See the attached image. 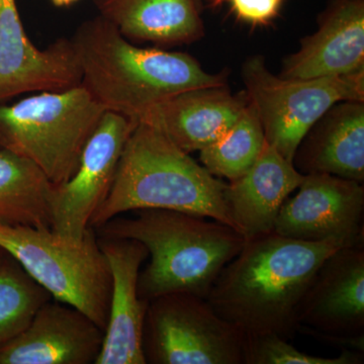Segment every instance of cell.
I'll return each instance as SVG.
<instances>
[{
    "label": "cell",
    "mask_w": 364,
    "mask_h": 364,
    "mask_svg": "<svg viewBox=\"0 0 364 364\" xmlns=\"http://www.w3.org/2000/svg\"><path fill=\"white\" fill-rule=\"evenodd\" d=\"M344 246L343 241H299L275 232L248 239L223 268L207 301L244 336L274 333L294 339L299 305L316 272Z\"/></svg>",
    "instance_id": "cell-1"
},
{
    "label": "cell",
    "mask_w": 364,
    "mask_h": 364,
    "mask_svg": "<svg viewBox=\"0 0 364 364\" xmlns=\"http://www.w3.org/2000/svg\"><path fill=\"white\" fill-rule=\"evenodd\" d=\"M71 43L81 85L105 112L136 122L178 93L226 85L224 73H208L188 54L136 47L100 16L79 26Z\"/></svg>",
    "instance_id": "cell-2"
},
{
    "label": "cell",
    "mask_w": 364,
    "mask_h": 364,
    "mask_svg": "<svg viewBox=\"0 0 364 364\" xmlns=\"http://www.w3.org/2000/svg\"><path fill=\"white\" fill-rule=\"evenodd\" d=\"M135 212L95 230L100 236L133 239L147 248L150 261L139 274L138 291L148 301L174 293L207 299L223 268L246 243L233 228L202 215L160 208Z\"/></svg>",
    "instance_id": "cell-3"
},
{
    "label": "cell",
    "mask_w": 364,
    "mask_h": 364,
    "mask_svg": "<svg viewBox=\"0 0 364 364\" xmlns=\"http://www.w3.org/2000/svg\"><path fill=\"white\" fill-rule=\"evenodd\" d=\"M226 188L159 131L138 122L124 145L111 191L90 227L97 229L131 210L160 208L202 215L239 232L225 200Z\"/></svg>",
    "instance_id": "cell-4"
},
{
    "label": "cell",
    "mask_w": 364,
    "mask_h": 364,
    "mask_svg": "<svg viewBox=\"0 0 364 364\" xmlns=\"http://www.w3.org/2000/svg\"><path fill=\"white\" fill-rule=\"evenodd\" d=\"M105 112L82 85L0 102V147L31 160L59 186L77 168Z\"/></svg>",
    "instance_id": "cell-5"
},
{
    "label": "cell",
    "mask_w": 364,
    "mask_h": 364,
    "mask_svg": "<svg viewBox=\"0 0 364 364\" xmlns=\"http://www.w3.org/2000/svg\"><path fill=\"white\" fill-rule=\"evenodd\" d=\"M0 249L53 299L85 313L105 331L112 274L93 228L72 240L52 229L0 224Z\"/></svg>",
    "instance_id": "cell-6"
},
{
    "label": "cell",
    "mask_w": 364,
    "mask_h": 364,
    "mask_svg": "<svg viewBox=\"0 0 364 364\" xmlns=\"http://www.w3.org/2000/svg\"><path fill=\"white\" fill-rule=\"evenodd\" d=\"M242 77L267 142L291 162L304 136L333 105L364 102V70L334 77L286 79L268 70L262 57L254 56L244 64Z\"/></svg>",
    "instance_id": "cell-7"
},
{
    "label": "cell",
    "mask_w": 364,
    "mask_h": 364,
    "mask_svg": "<svg viewBox=\"0 0 364 364\" xmlns=\"http://www.w3.org/2000/svg\"><path fill=\"white\" fill-rule=\"evenodd\" d=\"M243 333L205 299L186 293L151 299L142 349L149 364H243Z\"/></svg>",
    "instance_id": "cell-8"
},
{
    "label": "cell",
    "mask_w": 364,
    "mask_h": 364,
    "mask_svg": "<svg viewBox=\"0 0 364 364\" xmlns=\"http://www.w3.org/2000/svg\"><path fill=\"white\" fill-rule=\"evenodd\" d=\"M138 122L105 112L85 144L80 160L68 181L55 186L53 231L81 240L91 218L109 195L122 153Z\"/></svg>",
    "instance_id": "cell-9"
},
{
    "label": "cell",
    "mask_w": 364,
    "mask_h": 364,
    "mask_svg": "<svg viewBox=\"0 0 364 364\" xmlns=\"http://www.w3.org/2000/svg\"><path fill=\"white\" fill-rule=\"evenodd\" d=\"M364 188L328 173L304 176L298 193L280 208L275 233L299 241H343L364 246Z\"/></svg>",
    "instance_id": "cell-10"
},
{
    "label": "cell",
    "mask_w": 364,
    "mask_h": 364,
    "mask_svg": "<svg viewBox=\"0 0 364 364\" xmlns=\"http://www.w3.org/2000/svg\"><path fill=\"white\" fill-rule=\"evenodd\" d=\"M81 79L71 40L38 49L23 30L16 0H0V102L21 93L67 90Z\"/></svg>",
    "instance_id": "cell-11"
},
{
    "label": "cell",
    "mask_w": 364,
    "mask_h": 364,
    "mask_svg": "<svg viewBox=\"0 0 364 364\" xmlns=\"http://www.w3.org/2000/svg\"><path fill=\"white\" fill-rule=\"evenodd\" d=\"M97 241L111 269L112 293L104 343L95 364H146L142 334L149 301L139 296L138 279L149 253L133 239L97 235Z\"/></svg>",
    "instance_id": "cell-12"
},
{
    "label": "cell",
    "mask_w": 364,
    "mask_h": 364,
    "mask_svg": "<svg viewBox=\"0 0 364 364\" xmlns=\"http://www.w3.org/2000/svg\"><path fill=\"white\" fill-rule=\"evenodd\" d=\"M296 322L335 336L364 335V246H344L326 258L299 303Z\"/></svg>",
    "instance_id": "cell-13"
},
{
    "label": "cell",
    "mask_w": 364,
    "mask_h": 364,
    "mask_svg": "<svg viewBox=\"0 0 364 364\" xmlns=\"http://www.w3.org/2000/svg\"><path fill=\"white\" fill-rule=\"evenodd\" d=\"M104 337L85 313L52 299L0 349V364H95Z\"/></svg>",
    "instance_id": "cell-14"
},
{
    "label": "cell",
    "mask_w": 364,
    "mask_h": 364,
    "mask_svg": "<svg viewBox=\"0 0 364 364\" xmlns=\"http://www.w3.org/2000/svg\"><path fill=\"white\" fill-rule=\"evenodd\" d=\"M248 104L246 92L232 95L226 85L195 88L155 105L138 122L150 124L191 154L224 135Z\"/></svg>",
    "instance_id": "cell-15"
},
{
    "label": "cell",
    "mask_w": 364,
    "mask_h": 364,
    "mask_svg": "<svg viewBox=\"0 0 364 364\" xmlns=\"http://www.w3.org/2000/svg\"><path fill=\"white\" fill-rule=\"evenodd\" d=\"M364 70V0H333L317 32L284 62L280 77L312 79Z\"/></svg>",
    "instance_id": "cell-16"
},
{
    "label": "cell",
    "mask_w": 364,
    "mask_h": 364,
    "mask_svg": "<svg viewBox=\"0 0 364 364\" xmlns=\"http://www.w3.org/2000/svg\"><path fill=\"white\" fill-rule=\"evenodd\" d=\"M304 176L293 162L267 142L252 167L227 183L225 200L246 240L274 231L280 208Z\"/></svg>",
    "instance_id": "cell-17"
},
{
    "label": "cell",
    "mask_w": 364,
    "mask_h": 364,
    "mask_svg": "<svg viewBox=\"0 0 364 364\" xmlns=\"http://www.w3.org/2000/svg\"><path fill=\"white\" fill-rule=\"evenodd\" d=\"M293 164L304 176L318 172L363 183V102L333 105L304 136Z\"/></svg>",
    "instance_id": "cell-18"
},
{
    "label": "cell",
    "mask_w": 364,
    "mask_h": 364,
    "mask_svg": "<svg viewBox=\"0 0 364 364\" xmlns=\"http://www.w3.org/2000/svg\"><path fill=\"white\" fill-rule=\"evenodd\" d=\"M100 16L127 39L191 44L205 33L196 0H95Z\"/></svg>",
    "instance_id": "cell-19"
},
{
    "label": "cell",
    "mask_w": 364,
    "mask_h": 364,
    "mask_svg": "<svg viewBox=\"0 0 364 364\" xmlns=\"http://www.w3.org/2000/svg\"><path fill=\"white\" fill-rule=\"evenodd\" d=\"M55 186L37 164L0 147V224L52 229Z\"/></svg>",
    "instance_id": "cell-20"
},
{
    "label": "cell",
    "mask_w": 364,
    "mask_h": 364,
    "mask_svg": "<svg viewBox=\"0 0 364 364\" xmlns=\"http://www.w3.org/2000/svg\"><path fill=\"white\" fill-rule=\"evenodd\" d=\"M267 139L250 100L233 126L200 151L203 166L215 177L232 181L245 174L260 156Z\"/></svg>",
    "instance_id": "cell-21"
},
{
    "label": "cell",
    "mask_w": 364,
    "mask_h": 364,
    "mask_svg": "<svg viewBox=\"0 0 364 364\" xmlns=\"http://www.w3.org/2000/svg\"><path fill=\"white\" fill-rule=\"evenodd\" d=\"M52 299L4 251L0 255V349L18 336L41 306Z\"/></svg>",
    "instance_id": "cell-22"
},
{
    "label": "cell",
    "mask_w": 364,
    "mask_h": 364,
    "mask_svg": "<svg viewBox=\"0 0 364 364\" xmlns=\"http://www.w3.org/2000/svg\"><path fill=\"white\" fill-rule=\"evenodd\" d=\"M364 352L342 349L337 358L310 355L274 333L248 335L244 340L243 364H363Z\"/></svg>",
    "instance_id": "cell-23"
},
{
    "label": "cell",
    "mask_w": 364,
    "mask_h": 364,
    "mask_svg": "<svg viewBox=\"0 0 364 364\" xmlns=\"http://www.w3.org/2000/svg\"><path fill=\"white\" fill-rule=\"evenodd\" d=\"M239 21L265 26L279 16L284 0H225Z\"/></svg>",
    "instance_id": "cell-24"
},
{
    "label": "cell",
    "mask_w": 364,
    "mask_h": 364,
    "mask_svg": "<svg viewBox=\"0 0 364 364\" xmlns=\"http://www.w3.org/2000/svg\"><path fill=\"white\" fill-rule=\"evenodd\" d=\"M298 333L313 337L318 342H322L329 346L337 347L341 349H351L359 352H364V335L351 337H340L335 335L326 334V333L316 331L311 328L299 327Z\"/></svg>",
    "instance_id": "cell-25"
},
{
    "label": "cell",
    "mask_w": 364,
    "mask_h": 364,
    "mask_svg": "<svg viewBox=\"0 0 364 364\" xmlns=\"http://www.w3.org/2000/svg\"><path fill=\"white\" fill-rule=\"evenodd\" d=\"M56 6H69L75 4L77 0H51Z\"/></svg>",
    "instance_id": "cell-26"
},
{
    "label": "cell",
    "mask_w": 364,
    "mask_h": 364,
    "mask_svg": "<svg viewBox=\"0 0 364 364\" xmlns=\"http://www.w3.org/2000/svg\"><path fill=\"white\" fill-rule=\"evenodd\" d=\"M196 2H198V6L202 7V6H203V0H196Z\"/></svg>",
    "instance_id": "cell-27"
},
{
    "label": "cell",
    "mask_w": 364,
    "mask_h": 364,
    "mask_svg": "<svg viewBox=\"0 0 364 364\" xmlns=\"http://www.w3.org/2000/svg\"><path fill=\"white\" fill-rule=\"evenodd\" d=\"M2 253H4V251H2L1 249H0V255H1Z\"/></svg>",
    "instance_id": "cell-28"
}]
</instances>
